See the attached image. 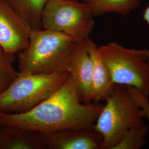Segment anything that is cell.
Listing matches in <instances>:
<instances>
[{
  "instance_id": "obj_13",
  "label": "cell",
  "mask_w": 149,
  "mask_h": 149,
  "mask_svg": "<svg viewBox=\"0 0 149 149\" xmlns=\"http://www.w3.org/2000/svg\"><path fill=\"white\" fill-rule=\"evenodd\" d=\"M49 0H8L17 12L32 29H42L43 9Z\"/></svg>"
},
{
  "instance_id": "obj_8",
  "label": "cell",
  "mask_w": 149,
  "mask_h": 149,
  "mask_svg": "<svg viewBox=\"0 0 149 149\" xmlns=\"http://www.w3.org/2000/svg\"><path fill=\"white\" fill-rule=\"evenodd\" d=\"M40 133L47 149H101L102 137L93 128Z\"/></svg>"
},
{
  "instance_id": "obj_3",
  "label": "cell",
  "mask_w": 149,
  "mask_h": 149,
  "mask_svg": "<svg viewBox=\"0 0 149 149\" xmlns=\"http://www.w3.org/2000/svg\"><path fill=\"white\" fill-rule=\"evenodd\" d=\"M105 101L93 129L102 137L101 149H114L129 130L144 125V113L125 86L115 84Z\"/></svg>"
},
{
  "instance_id": "obj_11",
  "label": "cell",
  "mask_w": 149,
  "mask_h": 149,
  "mask_svg": "<svg viewBox=\"0 0 149 149\" xmlns=\"http://www.w3.org/2000/svg\"><path fill=\"white\" fill-rule=\"evenodd\" d=\"M0 127V149H46L39 132L14 126Z\"/></svg>"
},
{
  "instance_id": "obj_15",
  "label": "cell",
  "mask_w": 149,
  "mask_h": 149,
  "mask_svg": "<svg viewBox=\"0 0 149 149\" xmlns=\"http://www.w3.org/2000/svg\"><path fill=\"white\" fill-rule=\"evenodd\" d=\"M148 130V127L145 124L129 130L114 149H141L147 143L145 138Z\"/></svg>"
},
{
  "instance_id": "obj_1",
  "label": "cell",
  "mask_w": 149,
  "mask_h": 149,
  "mask_svg": "<svg viewBox=\"0 0 149 149\" xmlns=\"http://www.w3.org/2000/svg\"><path fill=\"white\" fill-rule=\"evenodd\" d=\"M103 104L80 101L69 76L58 90L29 111L0 112V126L26 128L39 133L66 129L93 128Z\"/></svg>"
},
{
  "instance_id": "obj_5",
  "label": "cell",
  "mask_w": 149,
  "mask_h": 149,
  "mask_svg": "<svg viewBox=\"0 0 149 149\" xmlns=\"http://www.w3.org/2000/svg\"><path fill=\"white\" fill-rule=\"evenodd\" d=\"M114 84L133 87L149 95V65L146 49L124 47L111 42L98 47Z\"/></svg>"
},
{
  "instance_id": "obj_2",
  "label": "cell",
  "mask_w": 149,
  "mask_h": 149,
  "mask_svg": "<svg viewBox=\"0 0 149 149\" xmlns=\"http://www.w3.org/2000/svg\"><path fill=\"white\" fill-rule=\"evenodd\" d=\"M77 43L63 33L33 29L27 48L18 53V72L33 74L68 72Z\"/></svg>"
},
{
  "instance_id": "obj_12",
  "label": "cell",
  "mask_w": 149,
  "mask_h": 149,
  "mask_svg": "<svg viewBox=\"0 0 149 149\" xmlns=\"http://www.w3.org/2000/svg\"><path fill=\"white\" fill-rule=\"evenodd\" d=\"M141 0H85L94 16L106 13L127 16L138 7Z\"/></svg>"
},
{
  "instance_id": "obj_16",
  "label": "cell",
  "mask_w": 149,
  "mask_h": 149,
  "mask_svg": "<svg viewBox=\"0 0 149 149\" xmlns=\"http://www.w3.org/2000/svg\"><path fill=\"white\" fill-rule=\"evenodd\" d=\"M130 93L133 96L139 105L141 107L144 113V118L149 120V96L145 95L135 90L133 87H128Z\"/></svg>"
},
{
  "instance_id": "obj_4",
  "label": "cell",
  "mask_w": 149,
  "mask_h": 149,
  "mask_svg": "<svg viewBox=\"0 0 149 149\" xmlns=\"http://www.w3.org/2000/svg\"><path fill=\"white\" fill-rule=\"evenodd\" d=\"M68 72L55 74L19 73L0 94V112L19 114L29 111L59 89Z\"/></svg>"
},
{
  "instance_id": "obj_9",
  "label": "cell",
  "mask_w": 149,
  "mask_h": 149,
  "mask_svg": "<svg viewBox=\"0 0 149 149\" xmlns=\"http://www.w3.org/2000/svg\"><path fill=\"white\" fill-rule=\"evenodd\" d=\"M86 40V39H85ZM85 40L76 43L71 54L68 72L82 103L92 101V63Z\"/></svg>"
},
{
  "instance_id": "obj_18",
  "label": "cell",
  "mask_w": 149,
  "mask_h": 149,
  "mask_svg": "<svg viewBox=\"0 0 149 149\" xmlns=\"http://www.w3.org/2000/svg\"><path fill=\"white\" fill-rule=\"evenodd\" d=\"M78 1H82V2H85V0H78Z\"/></svg>"
},
{
  "instance_id": "obj_7",
  "label": "cell",
  "mask_w": 149,
  "mask_h": 149,
  "mask_svg": "<svg viewBox=\"0 0 149 149\" xmlns=\"http://www.w3.org/2000/svg\"><path fill=\"white\" fill-rule=\"evenodd\" d=\"M32 29L8 0H0V45L6 51L16 54L25 49Z\"/></svg>"
},
{
  "instance_id": "obj_19",
  "label": "cell",
  "mask_w": 149,
  "mask_h": 149,
  "mask_svg": "<svg viewBox=\"0 0 149 149\" xmlns=\"http://www.w3.org/2000/svg\"><path fill=\"white\" fill-rule=\"evenodd\" d=\"M148 64H149V60H148Z\"/></svg>"
},
{
  "instance_id": "obj_17",
  "label": "cell",
  "mask_w": 149,
  "mask_h": 149,
  "mask_svg": "<svg viewBox=\"0 0 149 149\" xmlns=\"http://www.w3.org/2000/svg\"><path fill=\"white\" fill-rule=\"evenodd\" d=\"M143 19L146 22L149 26V6H148L144 10L143 13ZM146 57L148 60H149V48L146 49Z\"/></svg>"
},
{
  "instance_id": "obj_6",
  "label": "cell",
  "mask_w": 149,
  "mask_h": 149,
  "mask_svg": "<svg viewBox=\"0 0 149 149\" xmlns=\"http://www.w3.org/2000/svg\"><path fill=\"white\" fill-rule=\"evenodd\" d=\"M88 5L78 0H49L43 9L42 28L64 33L74 42L90 37L95 21Z\"/></svg>"
},
{
  "instance_id": "obj_14",
  "label": "cell",
  "mask_w": 149,
  "mask_h": 149,
  "mask_svg": "<svg viewBox=\"0 0 149 149\" xmlns=\"http://www.w3.org/2000/svg\"><path fill=\"white\" fill-rule=\"evenodd\" d=\"M15 54L9 53L0 45V94L7 88L18 74L14 68Z\"/></svg>"
},
{
  "instance_id": "obj_10",
  "label": "cell",
  "mask_w": 149,
  "mask_h": 149,
  "mask_svg": "<svg viewBox=\"0 0 149 149\" xmlns=\"http://www.w3.org/2000/svg\"><path fill=\"white\" fill-rule=\"evenodd\" d=\"M85 41L86 49L92 63V101H105L115 84L106 64L100 55L98 47L90 37L87 38Z\"/></svg>"
}]
</instances>
